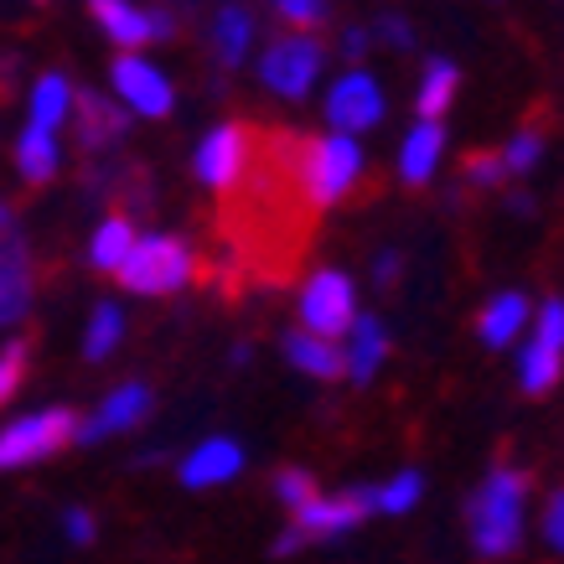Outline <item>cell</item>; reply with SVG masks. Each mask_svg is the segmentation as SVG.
Masks as SVG:
<instances>
[{
	"mask_svg": "<svg viewBox=\"0 0 564 564\" xmlns=\"http://www.w3.org/2000/svg\"><path fill=\"white\" fill-rule=\"evenodd\" d=\"M124 115L115 99H99V94H73V115L68 124H78V140H84L88 151H99V145H115L124 135Z\"/></svg>",
	"mask_w": 564,
	"mask_h": 564,
	"instance_id": "21",
	"label": "cell"
},
{
	"mask_svg": "<svg viewBox=\"0 0 564 564\" xmlns=\"http://www.w3.org/2000/svg\"><path fill=\"white\" fill-rule=\"evenodd\" d=\"M73 94H78V88H73L63 73H42V78L32 84V94H26V120L47 124V130H68Z\"/></svg>",
	"mask_w": 564,
	"mask_h": 564,
	"instance_id": "23",
	"label": "cell"
},
{
	"mask_svg": "<svg viewBox=\"0 0 564 564\" xmlns=\"http://www.w3.org/2000/svg\"><path fill=\"white\" fill-rule=\"evenodd\" d=\"M529 523V477L513 466H492L466 502V533L481 560H508L523 544Z\"/></svg>",
	"mask_w": 564,
	"mask_h": 564,
	"instance_id": "1",
	"label": "cell"
},
{
	"mask_svg": "<svg viewBox=\"0 0 564 564\" xmlns=\"http://www.w3.org/2000/svg\"><path fill=\"white\" fill-rule=\"evenodd\" d=\"M373 513L368 508V487H352V492H311L306 502H295L291 508V529L301 544H332V539H343L362 523V518Z\"/></svg>",
	"mask_w": 564,
	"mask_h": 564,
	"instance_id": "12",
	"label": "cell"
},
{
	"mask_svg": "<svg viewBox=\"0 0 564 564\" xmlns=\"http://www.w3.org/2000/svg\"><path fill=\"white\" fill-rule=\"evenodd\" d=\"M94 26L115 47H151V42H172L176 36V21L166 11L140 6V0H94Z\"/></svg>",
	"mask_w": 564,
	"mask_h": 564,
	"instance_id": "14",
	"label": "cell"
},
{
	"mask_svg": "<svg viewBox=\"0 0 564 564\" xmlns=\"http://www.w3.org/2000/svg\"><path fill=\"white\" fill-rule=\"evenodd\" d=\"M32 6H47V0H32Z\"/></svg>",
	"mask_w": 564,
	"mask_h": 564,
	"instance_id": "38",
	"label": "cell"
},
{
	"mask_svg": "<svg viewBox=\"0 0 564 564\" xmlns=\"http://www.w3.org/2000/svg\"><path fill=\"white\" fill-rule=\"evenodd\" d=\"M130 243H135V223L124 218V213H109V218H99L94 234H88V264L99 274H115L120 259L130 254Z\"/></svg>",
	"mask_w": 564,
	"mask_h": 564,
	"instance_id": "24",
	"label": "cell"
},
{
	"mask_svg": "<svg viewBox=\"0 0 564 564\" xmlns=\"http://www.w3.org/2000/svg\"><path fill=\"white\" fill-rule=\"evenodd\" d=\"M378 285H389V280H393V274H399V254H378Z\"/></svg>",
	"mask_w": 564,
	"mask_h": 564,
	"instance_id": "37",
	"label": "cell"
},
{
	"mask_svg": "<svg viewBox=\"0 0 564 564\" xmlns=\"http://www.w3.org/2000/svg\"><path fill=\"white\" fill-rule=\"evenodd\" d=\"M11 161L26 182H52L57 166H63V130H47V124H21L17 145H11Z\"/></svg>",
	"mask_w": 564,
	"mask_h": 564,
	"instance_id": "20",
	"label": "cell"
},
{
	"mask_svg": "<svg viewBox=\"0 0 564 564\" xmlns=\"http://www.w3.org/2000/svg\"><path fill=\"white\" fill-rule=\"evenodd\" d=\"M109 88L130 120H166L176 109V84L161 63L140 57V47H120V57L109 63Z\"/></svg>",
	"mask_w": 564,
	"mask_h": 564,
	"instance_id": "7",
	"label": "cell"
},
{
	"mask_svg": "<svg viewBox=\"0 0 564 564\" xmlns=\"http://www.w3.org/2000/svg\"><path fill=\"white\" fill-rule=\"evenodd\" d=\"M456 88H462V68L451 57H430L420 84H414V109L430 115V120H441L445 109H451V99H456Z\"/></svg>",
	"mask_w": 564,
	"mask_h": 564,
	"instance_id": "25",
	"label": "cell"
},
{
	"mask_svg": "<svg viewBox=\"0 0 564 564\" xmlns=\"http://www.w3.org/2000/svg\"><path fill=\"white\" fill-rule=\"evenodd\" d=\"M326 73V42L316 36V26H291L274 42H264V57H259V84L270 88L274 99H311L316 84Z\"/></svg>",
	"mask_w": 564,
	"mask_h": 564,
	"instance_id": "4",
	"label": "cell"
},
{
	"mask_svg": "<svg viewBox=\"0 0 564 564\" xmlns=\"http://www.w3.org/2000/svg\"><path fill=\"white\" fill-rule=\"evenodd\" d=\"M518 383H523V393H549L554 383H560L564 373V301L560 295H549L544 306H533L529 326H523V337H518Z\"/></svg>",
	"mask_w": 564,
	"mask_h": 564,
	"instance_id": "5",
	"label": "cell"
},
{
	"mask_svg": "<svg viewBox=\"0 0 564 564\" xmlns=\"http://www.w3.org/2000/svg\"><path fill=\"white\" fill-rule=\"evenodd\" d=\"M73 430H78V414L63 404L17 414L11 425H0V471H26V466L57 456L63 445H73Z\"/></svg>",
	"mask_w": 564,
	"mask_h": 564,
	"instance_id": "6",
	"label": "cell"
},
{
	"mask_svg": "<svg viewBox=\"0 0 564 564\" xmlns=\"http://www.w3.org/2000/svg\"><path fill=\"white\" fill-rule=\"evenodd\" d=\"M243 471V445L228 441V435H207L182 456L176 466V481L187 492H213V487H228V481Z\"/></svg>",
	"mask_w": 564,
	"mask_h": 564,
	"instance_id": "15",
	"label": "cell"
},
{
	"mask_svg": "<svg viewBox=\"0 0 564 564\" xmlns=\"http://www.w3.org/2000/svg\"><path fill=\"white\" fill-rule=\"evenodd\" d=\"M311 492H316V481H311V471H301V466H285V471L274 477V497H280L285 513H291L295 502H306Z\"/></svg>",
	"mask_w": 564,
	"mask_h": 564,
	"instance_id": "30",
	"label": "cell"
},
{
	"mask_svg": "<svg viewBox=\"0 0 564 564\" xmlns=\"http://www.w3.org/2000/svg\"><path fill=\"white\" fill-rule=\"evenodd\" d=\"M254 161V140L243 124H213L197 145H192V176L203 182L207 192H228L239 187L243 172Z\"/></svg>",
	"mask_w": 564,
	"mask_h": 564,
	"instance_id": "11",
	"label": "cell"
},
{
	"mask_svg": "<svg viewBox=\"0 0 564 564\" xmlns=\"http://www.w3.org/2000/svg\"><path fill=\"white\" fill-rule=\"evenodd\" d=\"M32 254H26V234H21L17 207L0 197V332L17 326L26 311H32Z\"/></svg>",
	"mask_w": 564,
	"mask_h": 564,
	"instance_id": "9",
	"label": "cell"
},
{
	"mask_svg": "<svg viewBox=\"0 0 564 564\" xmlns=\"http://www.w3.org/2000/svg\"><path fill=\"white\" fill-rule=\"evenodd\" d=\"M533 316V301L523 291H497L487 306L477 311V337L487 347H513L523 337V326Z\"/></svg>",
	"mask_w": 564,
	"mask_h": 564,
	"instance_id": "19",
	"label": "cell"
},
{
	"mask_svg": "<svg viewBox=\"0 0 564 564\" xmlns=\"http://www.w3.org/2000/svg\"><path fill=\"white\" fill-rule=\"evenodd\" d=\"M326 124L332 130H347V135H368L378 124L389 120V94L368 68H347L326 84Z\"/></svg>",
	"mask_w": 564,
	"mask_h": 564,
	"instance_id": "8",
	"label": "cell"
},
{
	"mask_svg": "<svg viewBox=\"0 0 564 564\" xmlns=\"http://www.w3.org/2000/svg\"><path fill=\"white\" fill-rule=\"evenodd\" d=\"M544 544L554 554L564 549V497L560 492H549V502H544Z\"/></svg>",
	"mask_w": 564,
	"mask_h": 564,
	"instance_id": "34",
	"label": "cell"
},
{
	"mask_svg": "<svg viewBox=\"0 0 564 564\" xmlns=\"http://www.w3.org/2000/svg\"><path fill=\"white\" fill-rule=\"evenodd\" d=\"M63 539H68V544H94V539H99V523H94V513H88V508H68V518H63Z\"/></svg>",
	"mask_w": 564,
	"mask_h": 564,
	"instance_id": "33",
	"label": "cell"
},
{
	"mask_svg": "<svg viewBox=\"0 0 564 564\" xmlns=\"http://www.w3.org/2000/svg\"><path fill=\"white\" fill-rule=\"evenodd\" d=\"M441 161H445V124L430 120V115H420V120L404 130V140H399L393 172H399L404 187H425V182H435Z\"/></svg>",
	"mask_w": 564,
	"mask_h": 564,
	"instance_id": "16",
	"label": "cell"
},
{
	"mask_svg": "<svg viewBox=\"0 0 564 564\" xmlns=\"http://www.w3.org/2000/svg\"><path fill=\"white\" fill-rule=\"evenodd\" d=\"M295 316L306 332H322V337H343L347 322L358 316V280L343 270H316L295 295Z\"/></svg>",
	"mask_w": 564,
	"mask_h": 564,
	"instance_id": "10",
	"label": "cell"
},
{
	"mask_svg": "<svg viewBox=\"0 0 564 564\" xmlns=\"http://www.w3.org/2000/svg\"><path fill=\"white\" fill-rule=\"evenodd\" d=\"M368 172V155H362V140L347 135V130H326L301 151L295 161V182H301V197L311 207H337L347 192L362 182Z\"/></svg>",
	"mask_w": 564,
	"mask_h": 564,
	"instance_id": "2",
	"label": "cell"
},
{
	"mask_svg": "<svg viewBox=\"0 0 564 564\" xmlns=\"http://www.w3.org/2000/svg\"><path fill=\"white\" fill-rule=\"evenodd\" d=\"M120 343H124V306L120 301H99L88 311V326H84V358L104 362Z\"/></svg>",
	"mask_w": 564,
	"mask_h": 564,
	"instance_id": "26",
	"label": "cell"
},
{
	"mask_svg": "<svg viewBox=\"0 0 564 564\" xmlns=\"http://www.w3.org/2000/svg\"><path fill=\"white\" fill-rule=\"evenodd\" d=\"M544 130H539V124H523V130H518L513 140H508V145H502V172L508 176H533L539 172V161H544Z\"/></svg>",
	"mask_w": 564,
	"mask_h": 564,
	"instance_id": "28",
	"label": "cell"
},
{
	"mask_svg": "<svg viewBox=\"0 0 564 564\" xmlns=\"http://www.w3.org/2000/svg\"><path fill=\"white\" fill-rule=\"evenodd\" d=\"M151 404L155 393L151 383H140V378H130V383H115V389L99 399V410L88 414V420H78V430H73V441H109V435H124V430H140L145 420H151Z\"/></svg>",
	"mask_w": 564,
	"mask_h": 564,
	"instance_id": "13",
	"label": "cell"
},
{
	"mask_svg": "<svg viewBox=\"0 0 564 564\" xmlns=\"http://www.w3.org/2000/svg\"><path fill=\"white\" fill-rule=\"evenodd\" d=\"M378 36H383V42H393V47H414V26L404 17H383V21H378Z\"/></svg>",
	"mask_w": 564,
	"mask_h": 564,
	"instance_id": "35",
	"label": "cell"
},
{
	"mask_svg": "<svg viewBox=\"0 0 564 564\" xmlns=\"http://www.w3.org/2000/svg\"><path fill=\"white\" fill-rule=\"evenodd\" d=\"M383 362H389V326L368 316V311H358L343 332V373L352 383H373Z\"/></svg>",
	"mask_w": 564,
	"mask_h": 564,
	"instance_id": "17",
	"label": "cell"
},
{
	"mask_svg": "<svg viewBox=\"0 0 564 564\" xmlns=\"http://www.w3.org/2000/svg\"><path fill=\"white\" fill-rule=\"evenodd\" d=\"M120 285L130 295H176L192 285L197 274V254L187 239L176 234H135L130 254L120 259Z\"/></svg>",
	"mask_w": 564,
	"mask_h": 564,
	"instance_id": "3",
	"label": "cell"
},
{
	"mask_svg": "<svg viewBox=\"0 0 564 564\" xmlns=\"http://www.w3.org/2000/svg\"><path fill=\"white\" fill-rule=\"evenodd\" d=\"M420 497H425V477H420L414 466H404V471H393L383 487H368V508H373V513H389V518H404L420 508Z\"/></svg>",
	"mask_w": 564,
	"mask_h": 564,
	"instance_id": "27",
	"label": "cell"
},
{
	"mask_svg": "<svg viewBox=\"0 0 564 564\" xmlns=\"http://www.w3.org/2000/svg\"><path fill=\"white\" fill-rule=\"evenodd\" d=\"M285 362H291L295 373L306 378H343V347L337 337H322V332H306V326H295L291 337H285Z\"/></svg>",
	"mask_w": 564,
	"mask_h": 564,
	"instance_id": "22",
	"label": "cell"
},
{
	"mask_svg": "<svg viewBox=\"0 0 564 564\" xmlns=\"http://www.w3.org/2000/svg\"><path fill=\"white\" fill-rule=\"evenodd\" d=\"M368 42H373V32H362V26H347L337 47H343L347 57H362V52H368Z\"/></svg>",
	"mask_w": 564,
	"mask_h": 564,
	"instance_id": "36",
	"label": "cell"
},
{
	"mask_svg": "<svg viewBox=\"0 0 564 564\" xmlns=\"http://www.w3.org/2000/svg\"><path fill=\"white\" fill-rule=\"evenodd\" d=\"M21 378H26V347H21V343L0 347V404L21 389Z\"/></svg>",
	"mask_w": 564,
	"mask_h": 564,
	"instance_id": "32",
	"label": "cell"
},
{
	"mask_svg": "<svg viewBox=\"0 0 564 564\" xmlns=\"http://www.w3.org/2000/svg\"><path fill=\"white\" fill-rule=\"evenodd\" d=\"M270 11L285 21V26H322V21L332 17L326 0H270Z\"/></svg>",
	"mask_w": 564,
	"mask_h": 564,
	"instance_id": "29",
	"label": "cell"
},
{
	"mask_svg": "<svg viewBox=\"0 0 564 564\" xmlns=\"http://www.w3.org/2000/svg\"><path fill=\"white\" fill-rule=\"evenodd\" d=\"M466 182H471V187H502V182H508V172H502V155H492V151H477L471 155V161H466Z\"/></svg>",
	"mask_w": 564,
	"mask_h": 564,
	"instance_id": "31",
	"label": "cell"
},
{
	"mask_svg": "<svg viewBox=\"0 0 564 564\" xmlns=\"http://www.w3.org/2000/svg\"><path fill=\"white\" fill-rule=\"evenodd\" d=\"M254 17L243 11V6H218L213 11V26H207V47H213V63H223V68H239V63H249V52H254Z\"/></svg>",
	"mask_w": 564,
	"mask_h": 564,
	"instance_id": "18",
	"label": "cell"
}]
</instances>
